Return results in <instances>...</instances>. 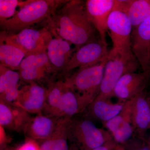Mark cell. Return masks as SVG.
<instances>
[{
    "mask_svg": "<svg viewBox=\"0 0 150 150\" xmlns=\"http://www.w3.org/2000/svg\"><path fill=\"white\" fill-rule=\"evenodd\" d=\"M49 20L51 32L74 45L76 50L96 39V30L89 20L83 1H67Z\"/></svg>",
    "mask_w": 150,
    "mask_h": 150,
    "instance_id": "1",
    "label": "cell"
},
{
    "mask_svg": "<svg viewBox=\"0 0 150 150\" xmlns=\"http://www.w3.org/2000/svg\"><path fill=\"white\" fill-rule=\"evenodd\" d=\"M67 1L28 0L14 16L0 22L3 31L16 33L33 25L50 18L55 12Z\"/></svg>",
    "mask_w": 150,
    "mask_h": 150,
    "instance_id": "2",
    "label": "cell"
},
{
    "mask_svg": "<svg viewBox=\"0 0 150 150\" xmlns=\"http://www.w3.org/2000/svg\"><path fill=\"white\" fill-rule=\"evenodd\" d=\"M108 27L112 45L108 57L120 56L127 59L135 57L131 50L133 27L127 16L113 10L108 18Z\"/></svg>",
    "mask_w": 150,
    "mask_h": 150,
    "instance_id": "3",
    "label": "cell"
},
{
    "mask_svg": "<svg viewBox=\"0 0 150 150\" xmlns=\"http://www.w3.org/2000/svg\"><path fill=\"white\" fill-rule=\"evenodd\" d=\"M109 131L97 127L90 119L74 117L70 121L69 141L76 143L83 150H92L112 139Z\"/></svg>",
    "mask_w": 150,
    "mask_h": 150,
    "instance_id": "4",
    "label": "cell"
},
{
    "mask_svg": "<svg viewBox=\"0 0 150 150\" xmlns=\"http://www.w3.org/2000/svg\"><path fill=\"white\" fill-rule=\"evenodd\" d=\"M52 37V33L48 28L36 29L30 27L16 33L1 31L0 40L11 43L20 48L27 56L46 52Z\"/></svg>",
    "mask_w": 150,
    "mask_h": 150,
    "instance_id": "5",
    "label": "cell"
},
{
    "mask_svg": "<svg viewBox=\"0 0 150 150\" xmlns=\"http://www.w3.org/2000/svg\"><path fill=\"white\" fill-rule=\"evenodd\" d=\"M107 60L91 67L79 69L65 79V84L79 94L95 100L99 92Z\"/></svg>",
    "mask_w": 150,
    "mask_h": 150,
    "instance_id": "6",
    "label": "cell"
},
{
    "mask_svg": "<svg viewBox=\"0 0 150 150\" xmlns=\"http://www.w3.org/2000/svg\"><path fill=\"white\" fill-rule=\"evenodd\" d=\"M139 66L135 57L130 59L120 56L108 57L99 92L95 100L110 99L113 97V90L120 79L127 73L137 72Z\"/></svg>",
    "mask_w": 150,
    "mask_h": 150,
    "instance_id": "7",
    "label": "cell"
},
{
    "mask_svg": "<svg viewBox=\"0 0 150 150\" xmlns=\"http://www.w3.org/2000/svg\"><path fill=\"white\" fill-rule=\"evenodd\" d=\"M109 52L108 44L103 43L100 38L90 41L74 52L63 73H68L77 68L82 69L101 63L108 59Z\"/></svg>",
    "mask_w": 150,
    "mask_h": 150,
    "instance_id": "8",
    "label": "cell"
},
{
    "mask_svg": "<svg viewBox=\"0 0 150 150\" xmlns=\"http://www.w3.org/2000/svg\"><path fill=\"white\" fill-rule=\"evenodd\" d=\"M115 0H87L85 2L87 16L99 34V38L107 44L108 22L113 11Z\"/></svg>",
    "mask_w": 150,
    "mask_h": 150,
    "instance_id": "9",
    "label": "cell"
},
{
    "mask_svg": "<svg viewBox=\"0 0 150 150\" xmlns=\"http://www.w3.org/2000/svg\"><path fill=\"white\" fill-rule=\"evenodd\" d=\"M131 50L143 71L150 74V18L133 28Z\"/></svg>",
    "mask_w": 150,
    "mask_h": 150,
    "instance_id": "10",
    "label": "cell"
},
{
    "mask_svg": "<svg viewBox=\"0 0 150 150\" xmlns=\"http://www.w3.org/2000/svg\"><path fill=\"white\" fill-rule=\"evenodd\" d=\"M150 79V74L143 71L125 74L116 84L113 96L119 101L126 102L144 91Z\"/></svg>",
    "mask_w": 150,
    "mask_h": 150,
    "instance_id": "11",
    "label": "cell"
},
{
    "mask_svg": "<svg viewBox=\"0 0 150 150\" xmlns=\"http://www.w3.org/2000/svg\"><path fill=\"white\" fill-rule=\"evenodd\" d=\"M47 89L32 82L23 86L13 105L21 108L29 113H42L47 97Z\"/></svg>",
    "mask_w": 150,
    "mask_h": 150,
    "instance_id": "12",
    "label": "cell"
},
{
    "mask_svg": "<svg viewBox=\"0 0 150 150\" xmlns=\"http://www.w3.org/2000/svg\"><path fill=\"white\" fill-rule=\"evenodd\" d=\"M51 33L55 35V37H52L49 41L46 52L53 72H63L76 49L72 48L71 44L69 42L64 40L54 33Z\"/></svg>",
    "mask_w": 150,
    "mask_h": 150,
    "instance_id": "13",
    "label": "cell"
},
{
    "mask_svg": "<svg viewBox=\"0 0 150 150\" xmlns=\"http://www.w3.org/2000/svg\"><path fill=\"white\" fill-rule=\"evenodd\" d=\"M60 118L43 113L31 117L23 131L25 137L38 142L50 138L56 130Z\"/></svg>",
    "mask_w": 150,
    "mask_h": 150,
    "instance_id": "14",
    "label": "cell"
},
{
    "mask_svg": "<svg viewBox=\"0 0 150 150\" xmlns=\"http://www.w3.org/2000/svg\"><path fill=\"white\" fill-rule=\"evenodd\" d=\"M94 100L76 92L65 85L58 118L72 119L78 114L84 112Z\"/></svg>",
    "mask_w": 150,
    "mask_h": 150,
    "instance_id": "15",
    "label": "cell"
},
{
    "mask_svg": "<svg viewBox=\"0 0 150 150\" xmlns=\"http://www.w3.org/2000/svg\"><path fill=\"white\" fill-rule=\"evenodd\" d=\"M113 10L125 13L135 28L150 18V0H115Z\"/></svg>",
    "mask_w": 150,
    "mask_h": 150,
    "instance_id": "16",
    "label": "cell"
},
{
    "mask_svg": "<svg viewBox=\"0 0 150 150\" xmlns=\"http://www.w3.org/2000/svg\"><path fill=\"white\" fill-rule=\"evenodd\" d=\"M31 117L21 108L0 101V125L5 129L23 133Z\"/></svg>",
    "mask_w": 150,
    "mask_h": 150,
    "instance_id": "17",
    "label": "cell"
},
{
    "mask_svg": "<svg viewBox=\"0 0 150 150\" xmlns=\"http://www.w3.org/2000/svg\"><path fill=\"white\" fill-rule=\"evenodd\" d=\"M132 121L134 134L144 139L147 131L150 129V106L145 91L136 96Z\"/></svg>",
    "mask_w": 150,
    "mask_h": 150,
    "instance_id": "18",
    "label": "cell"
},
{
    "mask_svg": "<svg viewBox=\"0 0 150 150\" xmlns=\"http://www.w3.org/2000/svg\"><path fill=\"white\" fill-rule=\"evenodd\" d=\"M126 102L119 101L113 103L110 99L95 100L84 111L87 112L86 118L90 116L102 123L107 122L121 112Z\"/></svg>",
    "mask_w": 150,
    "mask_h": 150,
    "instance_id": "19",
    "label": "cell"
},
{
    "mask_svg": "<svg viewBox=\"0 0 150 150\" xmlns=\"http://www.w3.org/2000/svg\"><path fill=\"white\" fill-rule=\"evenodd\" d=\"M71 119L60 118L52 136L39 143L40 150H69V129Z\"/></svg>",
    "mask_w": 150,
    "mask_h": 150,
    "instance_id": "20",
    "label": "cell"
},
{
    "mask_svg": "<svg viewBox=\"0 0 150 150\" xmlns=\"http://www.w3.org/2000/svg\"><path fill=\"white\" fill-rule=\"evenodd\" d=\"M25 57V54L20 48L0 40V65L13 71L18 70Z\"/></svg>",
    "mask_w": 150,
    "mask_h": 150,
    "instance_id": "21",
    "label": "cell"
},
{
    "mask_svg": "<svg viewBox=\"0 0 150 150\" xmlns=\"http://www.w3.org/2000/svg\"><path fill=\"white\" fill-rule=\"evenodd\" d=\"M65 86L64 81H58L52 83L47 89L46 103L42 112L43 114L58 118Z\"/></svg>",
    "mask_w": 150,
    "mask_h": 150,
    "instance_id": "22",
    "label": "cell"
},
{
    "mask_svg": "<svg viewBox=\"0 0 150 150\" xmlns=\"http://www.w3.org/2000/svg\"><path fill=\"white\" fill-rule=\"evenodd\" d=\"M136 97L126 101L123 109L118 115L111 120L103 123L105 128L108 129L110 134L122 125L132 123V113Z\"/></svg>",
    "mask_w": 150,
    "mask_h": 150,
    "instance_id": "23",
    "label": "cell"
},
{
    "mask_svg": "<svg viewBox=\"0 0 150 150\" xmlns=\"http://www.w3.org/2000/svg\"><path fill=\"white\" fill-rule=\"evenodd\" d=\"M42 69H48L51 73H53L46 51L26 56L22 61L18 70Z\"/></svg>",
    "mask_w": 150,
    "mask_h": 150,
    "instance_id": "24",
    "label": "cell"
},
{
    "mask_svg": "<svg viewBox=\"0 0 150 150\" xmlns=\"http://www.w3.org/2000/svg\"><path fill=\"white\" fill-rule=\"evenodd\" d=\"M19 73L0 65V94L19 87Z\"/></svg>",
    "mask_w": 150,
    "mask_h": 150,
    "instance_id": "25",
    "label": "cell"
},
{
    "mask_svg": "<svg viewBox=\"0 0 150 150\" xmlns=\"http://www.w3.org/2000/svg\"><path fill=\"white\" fill-rule=\"evenodd\" d=\"M25 1L18 0H0V22L11 18L16 13L18 7H22Z\"/></svg>",
    "mask_w": 150,
    "mask_h": 150,
    "instance_id": "26",
    "label": "cell"
},
{
    "mask_svg": "<svg viewBox=\"0 0 150 150\" xmlns=\"http://www.w3.org/2000/svg\"><path fill=\"white\" fill-rule=\"evenodd\" d=\"M10 150H40V144L37 141L26 137L21 144Z\"/></svg>",
    "mask_w": 150,
    "mask_h": 150,
    "instance_id": "27",
    "label": "cell"
},
{
    "mask_svg": "<svg viewBox=\"0 0 150 150\" xmlns=\"http://www.w3.org/2000/svg\"><path fill=\"white\" fill-rule=\"evenodd\" d=\"M11 141L12 138L7 134L5 129L0 125V148L8 146Z\"/></svg>",
    "mask_w": 150,
    "mask_h": 150,
    "instance_id": "28",
    "label": "cell"
},
{
    "mask_svg": "<svg viewBox=\"0 0 150 150\" xmlns=\"http://www.w3.org/2000/svg\"><path fill=\"white\" fill-rule=\"evenodd\" d=\"M112 139L108 141V142L105 143L102 146H100L99 147L96 148V149H93L92 150H110V148L109 147V144H110V141Z\"/></svg>",
    "mask_w": 150,
    "mask_h": 150,
    "instance_id": "29",
    "label": "cell"
},
{
    "mask_svg": "<svg viewBox=\"0 0 150 150\" xmlns=\"http://www.w3.org/2000/svg\"><path fill=\"white\" fill-rule=\"evenodd\" d=\"M138 150H150V149L149 147L145 146L144 147L141 148Z\"/></svg>",
    "mask_w": 150,
    "mask_h": 150,
    "instance_id": "30",
    "label": "cell"
},
{
    "mask_svg": "<svg viewBox=\"0 0 150 150\" xmlns=\"http://www.w3.org/2000/svg\"><path fill=\"white\" fill-rule=\"evenodd\" d=\"M0 150H10V148L8 147V146L0 148Z\"/></svg>",
    "mask_w": 150,
    "mask_h": 150,
    "instance_id": "31",
    "label": "cell"
},
{
    "mask_svg": "<svg viewBox=\"0 0 150 150\" xmlns=\"http://www.w3.org/2000/svg\"><path fill=\"white\" fill-rule=\"evenodd\" d=\"M148 100L150 106V96H148Z\"/></svg>",
    "mask_w": 150,
    "mask_h": 150,
    "instance_id": "32",
    "label": "cell"
},
{
    "mask_svg": "<svg viewBox=\"0 0 150 150\" xmlns=\"http://www.w3.org/2000/svg\"><path fill=\"white\" fill-rule=\"evenodd\" d=\"M149 144H150V138L149 139Z\"/></svg>",
    "mask_w": 150,
    "mask_h": 150,
    "instance_id": "33",
    "label": "cell"
}]
</instances>
